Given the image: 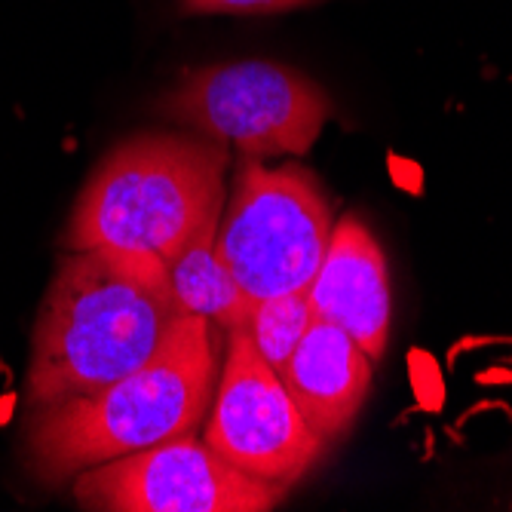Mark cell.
I'll return each mask as SVG.
<instances>
[{
  "label": "cell",
  "instance_id": "6da1fadb",
  "mask_svg": "<svg viewBox=\"0 0 512 512\" xmlns=\"http://www.w3.org/2000/svg\"><path fill=\"white\" fill-rule=\"evenodd\" d=\"M188 316L160 258L111 246L59 261L31 338V411L99 393L154 359Z\"/></svg>",
  "mask_w": 512,
  "mask_h": 512
},
{
  "label": "cell",
  "instance_id": "7a4b0ae2",
  "mask_svg": "<svg viewBox=\"0 0 512 512\" xmlns=\"http://www.w3.org/2000/svg\"><path fill=\"white\" fill-rule=\"evenodd\" d=\"M215 325L184 316L151 362L99 393L31 411L28 467L46 485H62L105 460L197 433L218 381Z\"/></svg>",
  "mask_w": 512,
  "mask_h": 512
},
{
  "label": "cell",
  "instance_id": "3957f363",
  "mask_svg": "<svg viewBox=\"0 0 512 512\" xmlns=\"http://www.w3.org/2000/svg\"><path fill=\"white\" fill-rule=\"evenodd\" d=\"M227 163V145L200 132L135 135L89 175L62 243L71 252L111 246L172 264L221 218Z\"/></svg>",
  "mask_w": 512,
  "mask_h": 512
},
{
  "label": "cell",
  "instance_id": "277c9868",
  "mask_svg": "<svg viewBox=\"0 0 512 512\" xmlns=\"http://www.w3.org/2000/svg\"><path fill=\"white\" fill-rule=\"evenodd\" d=\"M332 227V203L313 172L295 163L267 169L246 157L221 206L215 252L258 304L313 283Z\"/></svg>",
  "mask_w": 512,
  "mask_h": 512
},
{
  "label": "cell",
  "instance_id": "5b68a950",
  "mask_svg": "<svg viewBox=\"0 0 512 512\" xmlns=\"http://www.w3.org/2000/svg\"><path fill=\"white\" fill-rule=\"evenodd\" d=\"M157 111L172 123L234 145L246 157L307 154L332 117V102L310 77L279 62H230L188 71Z\"/></svg>",
  "mask_w": 512,
  "mask_h": 512
},
{
  "label": "cell",
  "instance_id": "8992f818",
  "mask_svg": "<svg viewBox=\"0 0 512 512\" xmlns=\"http://www.w3.org/2000/svg\"><path fill=\"white\" fill-rule=\"evenodd\" d=\"M289 494L221 460L197 433L132 451L74 476V500L96 512H267Z\"/></svg>",
  "mask_w": 512,
  "mask_h": 512
},
{
  "label": "cell",
  "instance_id": "52a82bcc",
  "mask_svg": "<svg viewBox=\"0 0 512 512\" xmlns=\"http://www.w3.org/2000/svg\"><path fill=\"white\" fill-rule=\"evenodd\" d=\"M203 442L230 467L283 488L301 482L325 451L246 329L227 332Z\"/></svg>",
  "mask_w": 512,
  "mask_h": 512
},
{
  "label": "cell",
  "instance_id": "ba28073f",
  "mask_svg": "<svg viewBox=\"0 0 512 512\" xmlns=\"http://www.w3.org/2000/svg\"><path fill=\"white\" fill-rule=\"evenodd\" d=\"M313 316L344 329L371 362L390 338V273L387 258L359 215H344L332 227L329 249L310 283Z\"/></svg>",
  "mask_w": 512,
  "mask_h": 512
},
{
  "label": "cell",
  "instance_id": "9c48e42d",
  "mask_svg": "<svg viewBox=\"0 0 512 512\" xmlns=\"http://www.w3.org/2000/svg\"><path fill=\"white\" fill-rule=\"evenodd\" d=\"M279 381L307 427L332 445L353 427L368 396L371 359L344 329L313 316Z\"/></svg>",
  "mask_w": 512,
  "mask_h": 512
},
{
  "label": "cell",
  "instance_id": "30bf717a",
  "mask_svg": "<svg viewBox=\"0 0 512 512\" xmlns=\"http://www.w3.org/2000/svg\"><path fill=\"white\" fill-rule=\"evenodd\" d=\"M215 230L218 218L209 221L172 264H166L169 286L184 313L209 319L221 332H240L252 319L255 301L218 258Z\"/></svg>",
  "mask_w": 512,
  "mask_h": 512
},
{
  "label": "cell",
  "instance_id": "8fae6325",
  "mask_svg": "<svg viewBox=\"0 0 512 512\" xmlns=\"http://www.w3.org/2000/svg\"><path fill=\"white\" fill-rule=\"evenodd\" d=\"M310 322H313V307H310V286H307L258 301L246 332L255 350L261 353V359L279 375L289 356L295 353V347L301 344L304 332L310 329Z\"/></svg>",
  "mask_w": 512,
  "mask_h": 512
},
{
  "label": "cell",
  "instance_id": "7c38bea8",
  "mask_svg": "<svg viewBox=\"0 0 512 512\" xmlns=\"http://www.w3.org/2000/svg\"><path fill=\"white\" fill-rule=\"evenodd\" d=\"M316 4V0H178L181 13L188 16H267Z\"/></svg>",
  "mask_w": 512,
  "mask_h": 512
}]
</instances>
